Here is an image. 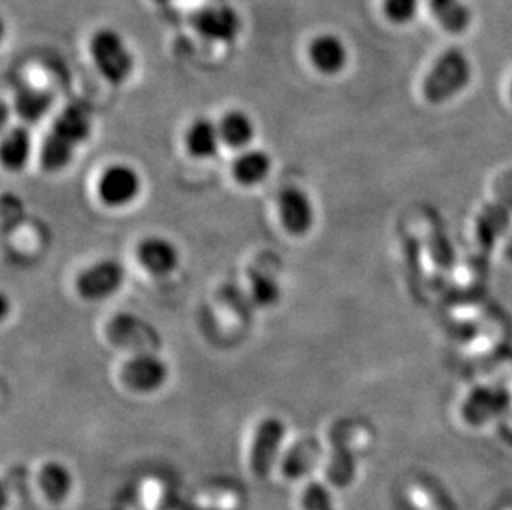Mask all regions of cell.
Masks as SVG:
<instances>
[{
    "label": "cell",
    "instance_id": "cell-1",
    "mask_svg": "<svg viewBox=\"0 0 512 510\" xmlns=\"http://www.w3.org/2000/svg\"><path fill=\"white\" fill-rule=\"evenodd\" d=\"M92 133V113L83 103H73L57 116L42 146V166L47 171H60L72 161L78 146Z\"/></svg>",
    "mask_w": 512,
    "mask_h": 510
},
{
    "label": "cell",
    "instance_id": "cell-2",
    "mask_svg": "<svg viewBox=\"0 0 512 510\" xmlns=\"http://www.w3.org/2000/svg\"><path fill=\"white\" fill-rule=\"evenodd\" d=\"M88 55L103 80L123 85L135 72V55L125 37L112 27H100L88 39Z\"/></svg>",
    "mask_w": 512,
    "mask_h": 510
},
{
    "label": "cell",
    "instance_id": "cell-3",
    "mask_svg": "<svg viewBox=\"0 0 512 510\" xmlns=\"http://www.w3.org/2000/svg\"><path fill=\"white\" fill-rule=\"evenodd\" d=\"M471 80V63L459 49L446 50L426 77L423 92L426 100L435 105L448 102L468 87Z\"/></svg>",
    "mask_w": 512,
    "mask_h": 510
},
{
    "label": "cell",
    "instance_id": "cell-4",
    "mask_svg": "<svg viewBox=\"0 0 512 510\" xmlns=\"http://www.w3.org/2000/svg\"><path fill=\"white\" fill-rule=\"evenodd\" d=\"M191 27L204 40L214 44H231L241 35L242 20L232 5L214 2L191 15Z\"/></svg>",
    "mask_w": 512,
    "mask_h": 510
},
{
    "label": "cell",
    "instance_id": "cell-5",
    "mask_svg": "<svg viewBox=\"0 0 512 510\" xmlns=\"http://www.w3.org/2000/svg\"><path fill=\"white\" fill-rule=\"evenodd\" d=\"M285 439V424L279 418L262 419L252 441L249 466L259 479L271 476Z\"/></svg>",
    "mask_w": 512,
    "mask_h": 510
},
{
    "label": "cell",
    "instance_id": "cell-6",
    "mask_svg": "<svg viewBox=\"0 0 512 510\" xmlns=\"http://www.w3.org/2000/svg\"><path fill=\"white\" fill-rule=\"evenodd\" d=\"M125 280V269L116 260H100L78 274L75 289L85 300H103L112 297Z\"/></svg>",
    "mask_w": 512,
    "mask_h": 510
},
{
    "label": "cell",
    "instance_id": "cell-7",
    "mask_svg": "<svg viewBox=\"0 0 512 510\" xmlns=\"http://www.w3.org/2000/svg\"><path fill=\"white\" fill-rule=\"evenodd\" d=\"M170 376L168 366L161 358L153 353H138L135 357L126 361L121 370V380L126 388L135 393H155L165 385Z\"/></svg>",
    "mask_w": 512,
    "mask_h": 510
},
{
    "label": "cell",
    "instance_id": "cell-8",
    "mask_svg": "<svg viewBox=\"0 0 512 510\" xmlns=\"http://www.w3.org/2000/svg\"><path fill=\"white\" fill-rule=\"evenodd\" d=\"M140 193V174L126 164L110 166L98 183V194L107 206H128L140 196Z\"/></svg>",
    "mask_w": 512,
    "mask_h": 510
},
{
    "label": "cell",
    "instance_id": "cell-9",
    "mask_svg": "<svg viewBox=\"0 0 512 510\" xmlns=\"http://www.w3.org/2000/svg\"><path fill=\"white\" fill-rule=\"evenodd\" d=\"M307 58L315 72L325 77H334L347 67L348 49L339 35L322 32L312 37L307 47Z\"/></svg>",
    "mask_w": 512,
    "mask_h": 510
},
{
    "label": "cell",
    "instance_id": "cell-10",
    "mask_svg": "<svg viewBox=\"0 0 512 510\" xmlns=\"http://www.w3.org/2000/svg\"><path fill=\"white\" fill-rule=\"evenodd\" d=\"M282 226L292 236H304L314 224L315 212L307 193L299 188H284L277 196Z\"/></svg>",
    "mask_w": 512,
    "mask_h": 510
},
{
    "label": "cell",
    "instance_id": "cell-11",
    "mask_svg": "<svg viewBox=\"0 0 512 510\" xmlns=\"http://www.w3.org/2000/svg\"><path fill=\"white\" fill-rule=\"evenodd\" d=\"M136 252L143 269L158 277L171 274L179 264L178 249L165 237H146Z\"/></svg>",
    "mask_w": 512,
    "mask_h": 510
},
{
    "label": "cell",
    "instance_id": "cell-12",
    "mask_svg": "<svg viewBox=\"0 0 512 510\" xmlns=\"http://www.w3.org/2000/svg\"><path fill=\"white\" fill-rule=\"evenodd\" d=\"M37 482L40 492L52 504H62L73 489L72 472L58 461L45 462L44 466L40 467Z\"/></svg>",
    "mask_w": 512,
    "mask_h": 510
},
{
    "label": "cell",
    "instance_id": "cell-13",
    "mask_svg": "<svg viewBox=\"0 0 512 510\" xmlns=\"http://www.w3.org/2000/svg\"><path fill=\"white\" fill-rule=\"evenodd\" d=\"M186 148L194 158L208 159L216 156L219 145L223 143L219 135L218 123L208 118H198L189 125L186 131Z\"/></svg>",
    "mask_w": 512,
    "mask_h": 510
},
{
    "label": "cell",
    "instance_id": "cell-14",
    "mask_svg": "<svg viewBox=\"0 0 512 510\" xmlns=\"http://www.w3.org/2000/svg\"><path fill=\"white\" fill-rule=\"evenodd\" d=\"M509 393L501 386H486L474 391L466 405V416L473 423H483L501 409L508 408Z\"/></svg>",
    "mask_w": 512,
    "mask_h": 510
},
{
    "label": "cell",
    "instance_id": "cell-15",
    "mask_svg": "<svg viewBox=\"0 0 512 510\" xmlns=\"http://www.w3.org/2000/svg\"><path fill=\"white\" fill-rule=\"evenodd\" d=\"M272 169V159L264 151H246L232 164V176L242 186H254L264 181Z\"/></svg>",
    "mask_w": 512,
    "mask_h": 510
},
{
    "label": "cell",
    "instance_id": "cell-16",
    "mask_svg": "<svg viewBox=\"0 0 512 510\" xmlns=\"http://www.w3.org/2000/svg\"><path fill=\"white\" fill-rule=\"evenodd\" d=\"M221 140L231 148H244L254 140L256 126L251 116L241 110L228 111L218 123Z\"/></svg>",
    "mask_w": 512,
    "mask_h": 510
},
{
    "label": "cell",
    "instance_id": "cell-17",
    "mask_svg": "<svg viewBox=\"0 0 512 510\" xmlns=\"http://www.w3.org/2000/svg\"><path fill=\"white\" fill-rule=\"evenodd\" d=\"M319 444L315 439H300L285 454L282 461V472L287 479H300L307 476L314 469L315 462L319 459Z\"/></svg>",
    "mask_w": 512,
    "mask_h": 510
},
{
    "label": "cell",
    "instance_id": "cell-18",
    "mask_svg": "<svg viewBox=\"0 0 512 510\" xmlns=\"http://www.w3.org/2000/svg\"><path fill=\"white\" fill-rule=\"evenodd\" d=\"M30 153H32V136L30 131L24 126H17L5 136L2 141V163L10 171H20L29 163Z\"/></svg>",
    "mask_w": 512,
    "mask_h": 510
},
{
    "label": "cell",
    "instance_id": "cell-19",
    "mask_svg": "<svg viewBox=\"0 0 512 510\" xmlns=\"http://www.w3.org/2000/svg\"><path fill=\"white\" fill-rule=\"evenodd\" d=\"M430 7L448 34H463L471 24V10L464 0H430Z\"/></svg>",
    "mask_w": 512,
    "mask_h": 510
},
{
    "label": "cell",
    "instance_id": "cell-20",
    "mask_svg": "<svg viewBox=\"0 0 512 510\" xmlns=\"http://www.w3.org/2000/svg\"><path fill=\"white\" fill-rule=\"evenodd\" d=\"M509 222H511V214L503 203L491 204L484 209L478 219V237L486 251L493 249L494 242L503 232H506Z\"/></svg>",
    "mask_w": 512,
    "mask_h": 510
},
{
    "label": "cell",
    "instance_id": "cell-21",
    "mask_svg": "<svg viewBox=\"0 0 512 510\" xmlns=\"http://www.w3.org/2000/svg\"><path fill=\"white\" fill-rule=\"evenodd\" d=\"M52 106V95L45 90L34 87H24L15 95L14 108L20 120L25 123H35L49 113Z\"/></svg>",
    "mask_w": 512,
    "mask_h": 510
},
{
    "label": "cell",
    "instance_id": "cell-22",
    "mask_svg": "<svg viewBox=\"0 0 512 510\" xmlns=\"http://www.w3.org/2000/svg\"><path fill=\"white\" fill-rule=\"evenodd\" d=\"M251 297L261 307H272L281 299V285L271 275L264 272H252Z\"/></svg>",
    "mask_w": 512,
    "mask_h": 510
},
{
    "label": "cell",
    "instance_id": "cell-23",
    "mask_svg": "<svg viewBox=\"0 0 512 510\" xmlns=\"http://www.w3.org/2000/svg\"><path fill=\"white\" fill-rule=\"evenodd\" d=\"M353 462L352 456L347 448L339 446L335 449L332 458H330L329 467H327V477L335 486H345L350 477H352Z\"/></svg>",
    "mask_w": 512,
    "mask_h": 510
},
{
    "label": "cell",
    "instance_id": "cell-24",
    "mask_svg": "<svg viewBox=\"0 0 512 510\" xmlns=\"http://www.w3.org/2000/svg\"><path fill=\"white\" fill-rule=\"evenodd\" d=\"M302 510H335L329 491L320 482H310L300 496Z\"/></svg>",
    "mask_w": 512,
    "mask_h": 510
},
{
    "label": "cell",
    "instance_id": "cell-25",
    "mask_svg": "<svg viewBox=\"0 0 512 510\" xmlns=\"http://www.w3.org/2000/svg\"><path fill=\"white\" fill-rule=\"evenodd\" d=\"M420 0H383V12L393 24H406L415 17Z\"/></svg>",
    "mask_w": 512,
    "mask_h": 510
},
{
    "label": "cell",
    "instance_id": "cell-26",
    "mask_svg": "<svg viewBox=\"0 0 512 510\" xmlns=\"http://www.w3.org/2000/svg\"><path fill=\"white\" fill-rule=\"evenodd\" d=\"M506 255H508V259L512 262V239L511 242H509L508 249H506Z\"/></svg>",
    "mask_w": 512,
    "mask_h": 510
},
{
    "label": "cell",
    "instance_id": "cell-27",
    "mask_svg": "<svg viewBox=\"0 0 512 510\" xmlns=\"http://www.w3.org/2000/svg\"><path fill=\"white\" fill-rule=\"evenodd\" d=\"M511 98H512V85H511Z\"/></svg>",
    "mask_w": 512,
    "mask_h": 510
}]
</instances>
